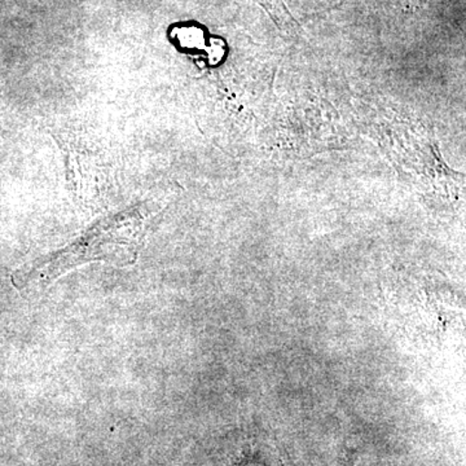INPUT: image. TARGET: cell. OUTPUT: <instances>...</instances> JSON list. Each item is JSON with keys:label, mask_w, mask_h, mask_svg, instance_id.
I'll list each match as a JSON object with an SVG mask.
<instances>
[{"label": "cell", "mask_w": 466, "mask_h": 466, "mask_svg": "<svg viewBox=\"0 0 466 466\" xmlns=\"http://www.w3.org/2000/svg\"><path fill=\"white\" fill-rule=\"evenodd\" d=\"M150 202L135 205L95 223L64 249L35 260L23 271L24 285H50L73 267L104 260L116 266L135 262L148 228Z\"/></svg>", "instance_id": "cell-1"}]
</instances>
